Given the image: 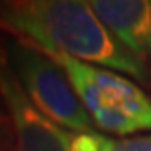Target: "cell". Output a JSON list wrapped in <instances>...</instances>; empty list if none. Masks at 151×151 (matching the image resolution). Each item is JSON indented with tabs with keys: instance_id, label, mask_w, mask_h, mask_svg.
I'll return each mask as SVG.
<instances>
[{
	"instance_id": "7a4b0ae2",
	"label": "cell",
	"mask_w": 151,
	"mask_h": 151,
	"mask_svg": "<svg viewBox=\"0 0 151 151\" xmlns=\"http://www.w3.org/2000/svg\"><path fill=\"white\" fill-rule=\"evenodd\" d=\"M40 49L66 73L95 127L118 137H135L140 131H151V96L135 82L107 68L77 60L66 53Z\"/></svg>"
},
{
	"instance_id": "52a82bcc",
	"label": "cell",
	"mask_w": 151,
	"mask_h": 151,
	"mask_svg": "<svg viewBox=\"0 0 151 151\" xmlns=\"http://www.w3.org/2000/svg\"><path fill=\"white\" fill-rule=\"evenodd\" d=\"M0 151H15V137L11 118L7 115V109L0 99Z\"/></svg>"
},
{
	"instance_id": "277c9868",
	"label": "cell",
	"mask_w": 151,
	"mask_h": 151,
	"mask_svg": "<svg viewBox=\"0 0 151 151\" xmlns=\"http://www.w3.org/2000/svg\"><path fill=\"white\" fill-rule=\"evenodd\" d=\"M0 99L11 118L15 151H71L73 135L46 118L27 99L0 46Z\"/></svg>"
},
{
	"instance_id": "3957f363",
	"label": "cell",
	"mask_w": 151,
	"mask_h": 151,
	"mask_svg": "<svg viewBox=\"0 0 151 151\" xmlns=\"http://www.w3.org/2000/svg\"><path fill=\"white\" fill-rule=\"evenodd\" d=\"M6 53L27 99L46 118L77 135L95 131L89 113L55 60L20 35L7 44Z\"/></svg>"
},
{
	"instance_id": "8992f818",
	"label": "cell",
	"mask_w": 151,
	"mask_h": 151,
	"mask_svg": "<svg viewBox=\"0 0 151 151\" xmlns=\"http://www.w3.org/2000/svg\"><path fill=\"white\" fill-rule=\"evenodd\" d=\"M71 151H151V133L124 138H113L102 133L73 135Z\"/></svg>"
},
{
	"instance_id": "6da1fadb",
	"label": "cell",
	"mask_w": 151,
	"mask_h": 151,
	"mask_svg": "<svg viewBox=\"0 0 151 151\" xmlns=\"http://www.w3.org/2000/svg\"><path fill=\"white\" fill-rule=\"evenodd\" d=\"M0 27L37 46L147 80V68L95 15L88 0H0Z\"/></svg>"
},
{
	"instance_id": "5b68a950",
	"label": "cell",
	"mask_w": 151,
	"mask_h": 151,
	"mask_svg": "<svg viewBox=\"0 0 151 151\" xmlns=\"http://www.w3.org/2000/svg\"><path fill=\"white\" fill-rule=\"evenodd\" d=\"M104 27L133 55L151 62V0H88Z\"/></svg>"
}]
</instances>
